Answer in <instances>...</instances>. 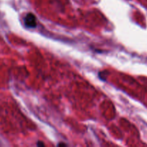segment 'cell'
Returning <instances> with one entry per match:
<instances>
[{
  "label": "cell",
  "instance_id": "1",
  "mask_svg": "<svg viewBox=\"0 0 147 147\" xmlns=\"http://www.w3.org/2000/svg\"><path fill=\"white\" fill-rule=\"evenodd\" d=\"M24 22L27 27H30V28L35 27L37 25L35 16L32 13H28L24 18Z\"/></svg>",
  "mask_w": 147,
  "mask_h": 147
},
{
  "label": "cell",
  "instance_id": "2",
  "mask_svg": "<svg viewBox=\"0 0 147 147\" xmlns=\"http://www.w3.org/2000/svg\"><path fill=\"white\" fill-rule=\"evenodd\" d=\"M37 146H44V144H43V142H37Z\"/></svg>",
  "mask_w": 147,
  "mask_h": 147
},
{
  "label": "cell",
  "instance_id": "3",
  "mask_svg": "<svg viewBox=\"0 0 147 147\" xmlns=\"http://www.w3.org/2000/svg\"><path fill=\"white\" fill-rule=\"evenodd\" d=\"M58 146H66V144H58Z\"/></svg>",
  "mask_w": 147,
  "mask_h": 147
}]
</instances>
